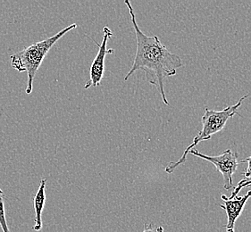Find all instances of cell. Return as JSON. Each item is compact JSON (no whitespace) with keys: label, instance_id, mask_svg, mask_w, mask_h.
Here are the masks:
<instances>
[{"label":"cell","instance_id":"6da1fadb","mask_svg":"<svg viewBox=\"0 0 251 232\" xmlns=\"http://www.w3.org/2000/svg\"><path fill=\"white\" fill-rule=\"evenodd\" d=\"M125 4L130 12L137 41L134 62L131 70L125 77V81H128L136 71H144L148 81L158 90L164 104L169 106L165 92V81L169 77L176 75L177 70L184 64L180 56L166 48L157 36H148L142 32L137 23L131 0H125Z\"/></svg>","mask_w":251,"mask_h":232},{"label":"cell","instance_id":"7a4b0ae2","mask_svg":"<svg viewBox=\"0 0 251 232\" xmlns=\"http://www.w3.org/2000/svg\"><path fill=\"white\" fill-rule=\"evenodd\" d=\"M77 29V24L73 23L64 30L57 32L55 35L47 38L43 41H38L34 44L25 47L24 50L17 52L10 56L11 66L18 72H27L28 81L26 86V93L30 95L33 91V81L39 71L42 62L53 46L61 40L71 30Z\"/></svg>","mask_w":251,"mask_h":232},{"label":"cell","instance_id":"3957f363","mask_svg":"<svg viewBox=\"0 0 251 232\" xmlns=\"http://www.w3.org/2000/svg\"><path fill=\"white\" fill-rule=\"evenodd\" d=\"M248 95L242 96L235 105L231 106H227L221 111H216L212 109L205 110V115L202 117V130L199 131L196 137H194L193 141L190 146H188L183 153L182 157L179 159V161L173 162H171L166 168V172L173 173L175 172L177 167L185 162L187 160V156L190 153L191 149L194 148L199 143L202 141H206L210 139L212 137L216 134L217 132L223 131L226 127L227 121H229L233 116L238 115V109L241 107L243 101L248 97Z\"/></svg>","mask_w":251,"mask_h":232},{"label":"cell","instance_id":"277c9868","mask_svg":"<svg viewBox=\"0 0 251 232\" xmlns=\"http://www.w3.org/2000/svg\"><path fill=\"white\" fill-rule=\"evenodd\" d=\"M189 154L207 160L216 166L217 171L221 173L224 179V189L230 190L233 187V174L236 172L238 165L240 164L238 161L239 155L237 153L231 149H227L223 152L221 155L213 157L206 156L193 148Z\"/></svg>","mask_w":251,"mask_h":232},{"label":"cell","instance_id":"5b68a950","mask_svg":"<svg viewBox=\"0 0 251 232\" xmlns=\"http://www.w3.org/2000/svg\"><path fill=\"white\" fill-rule=\"evenodd\" d=\"M104 36L103 41L100 45L99 46V51L94 60L92 62L90 70V80L86 82L84 89H89L91 87H97L100 85V82L105 74V59L106 55H112L115 53L114 49H106L107 41L113 37V32L108 27H105L103 29Z\"/></svg>","mask_w":251,"mask_h":232},{"label":"cell","instance_id":"8992f818","mask_svg":"<svg viewBox=\"0 0 251 232\" xmlns=\"http://www.w3.org/2000/svg\"><path fill=\"white\" fill-rule=\"evenodd\" d=\"M251 197V190L247 192L244 196L241 197H235L229 198L225 195H221V199L225 205H220L219 207L226 211L227 214V223L224 227L227 232H235V223L238 218L240 217L244 210L247 201Z\"/></svg>","mask_w":251,"mask_h":232},{"label":"cell","instance_id":"52a82bcc","mask_svg":"<svg viewBox=\"0 0 251 232\" xmlns=\"http://www.w3.org/2000/svg\"><path fill=\"white\" fill-rule=\"evenodd\" d=\"M46 183L47 179H42L40 182V187L34 197V211H35V225L33 230L36 232H40L42 229V212L44 209L46 201Z\"/></svg>","mask_w":251,"mask_h":232},{"label":"cell","instance_id":"ba28073f","mask_svg":"<svg viewBox=\"0 0 251 232\" xmlns=\"http://www.w3.org/2000/svg\"><path fill=\"white\" fill-rule=\"evenodd\" d=\"M0 225L4 232H10L8 224L5 218V202H4V192L0 188Z\"/></svg>","mask_w":251,"mask_h":232},{"label":"cell","instance_id":"9c48e42d","mask_svg":"<svg viewBox=\"0 0 251 232\" xmlns=\"http://www.w3.org/2000/svg\"><path fill=\"white\" fill-rule=\"evenodd\" d=\"M250 186H251V181H247L245 179L241 180V182L238 183V186L234 188V190L231 193V197L229 198L237 197V195L241 192V189H243L244 187H250Z\"/></svg>","mask_w":251,"mask_h":232},{"label":"cell","instance_id":"30bf717a","mask_svg":"<svg viewBox=\"0 0 251 232\" xmlns=\"http://www.w3.org/2000/svg\"><path fill=\"white\" fill-rule=\"evenodd\" d=\"M142 232H165V230L163 226H157L156 227L154 223H145L144 225V230Z\"/></svg>","mask_w":251,"mask_h":232},{"label":"cell","instance_id":"8fae6325","mask_svg":"<svg viewBox=\"0 0 251 232\" xmlns=\"http://www.w3.org/2000/svg\"><path fill=\"white\" fill-rule=\"evenodd\" d=\"M242 162H247L248 163L246 171L243 173V175L245 177V180L251 181V157H247L246 159H244V160L239 161V163H242Z\"/></svg>","mask_w":251,"mask_h":232}]
</instances>
